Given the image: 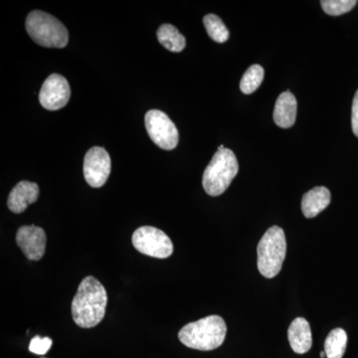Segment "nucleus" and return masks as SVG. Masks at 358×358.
Wrapping results in <instances>:
<instances>
[{"instance_id":"39448f33","label":"nucleus","mask_w":358,"mask_h":358,"mask_svg":"<svg viewBox=\"0 0 358 358\" xmlns=\"http://www.w3.org/2000/svg\"><path fill=\"white\" fill-rule=\"evenodd\" d=\"M258 270L265 278L272 279L281 272L286 258L287 241L284 230L273 226L264 234L257 249Z\"/></svg>"},{"instance_id":"423d86ee","label":"nucleus","mask_w":358,"mask_h":358,"mask_svg":"<svg viewBox=\"0 0 358 358\" xmlns=\"http://www.w3.org/2000/svg\"><path fill=\"white\" fill-rule=\"evenodd\" d=\"M133 244L140 253L154 258L166 259L173 253V244L169 237L152 226H143L134 231Z\"/></svg>"},{"instance_id":"4be33fe9","label":"nucleus","mask_w":358,"mask_h":358,"mask_svg":"<svg viewBox=\"0 0 358 358\" xmlns=\"http://www.w3.org/2000/svg\"><path fill=\"white\" fill-rule=\"evenodd\" d=\"M327 357L326 352H320V358H324Z\"/></svg>"},{"instance_id":"6e6552de","label":"nucleus","mask_w":358,"mask_h":358,"mask_svg":"<svg viewBox=\"0 0 358 358\" xmlns=\"http://www.w3.org/2000/svg\"><path fill=\"white\" fill-rule=\"evenodd\" d=\"M110 155L105 148L94 147L90 148L84 159V176L92 187H102L110 173Z\"/></svg>"},{"instance_id":"f257e3e1","label":"nucleus","mask_w":358,"mask_h":358,"mask_svg":"<svg viewBox=\"0 0 358 358\" xmlns=\"http://www.w3.org/2000/svg\"><path fill=\"white\" fill-rule=\"evenodd\" d=\"M107 305L105 287L93 275H88L81 282L73 299V320L83 329L98 326L105 317Z\"/></svg>"},{"instance_id":"1a4fd4ad","label":"nucleus","mask_w":358,"mask_h":358,"mask_svg":"<svg viewBox=\"0 0 358 358\" xmlns=\"http://www.w3.org/2000/svg\"><path fill=\"white\" fill-rule=\"evenodd\" d=\"M70 85L64 77L51 74L45 80L39 93V101L44 109L58 110L69 102Z\"/></svg>"},{"instance_id":"412c9836","label":"nucleus","mask_w":358,"mask_h":358,"mask_svg":"<svg viewBox=\"0 0 358 358\" xmlns=\"http://www.w3.org/2000/svg\"><path fill=\"white\" fill-rule=\"evenodd\" d=\"M352 127L353 134L358 138V90L355 93V99L352 103Z\"/></svg>"},{"instance_id":"f03ea898","label":"nucleus","mask_w":358,"mask_h":358,"mask_svg":"<svg viewBox=\"0 0 358 358\" xmlns=\"http://www.w3.org/2000/svg\"><path fill=\"white\" fill-rule=\"evenodd\" d=\"M226 333L225 320L219 315H209L186 324L179 331L178 338L187 348L209 352L222 345Z\"/></svg>"},{"instance_id":"7ed1b4c3","label":"nucleus","mask_w":358,"mask_h":358,"mask_svg":"<svg viewBox=\"0 0 358 358\" xmlns=\"http://www.w3.org/2000/svg\"><path fill=\"white\" fill-rule=\"evenodd\" d=\"M26 31L35 43L46 48H64L69 41L65 25L50 14L33 10L26 20Z\"/></svg>"},{"instance_id":"9d476101","label":"nucleus","mask_w":358,"mask_h":358,"mask_svg":"<svg viewBox=\"0 0 358 358\" xmlns=\"http://www.w3.org/2000/svg\"><path fill=\"white\" fill-rule=\"evenodd\" d=\"M16 243L22 250L26 258L39 261L45 254L46 234L38 226H22L16 234Z\"/></svg>"},{"instance_id":"dca6fc26","label":"nucleus","mask_w":358,"mask_h":358,"mask_svg":"<svg viewBox=\"0 0 358 358\" xmlns=\"http://www.w3.org/2000/svg\"><path fill=\"white\" fill-rule=\"evenodd\" d=\"M348 345V334L345 329H336L329 333L324 343L327 358H343Z\"/></svg>"},{"instance_id":"0eeeda50","label":"nucleus","mask_w":358,"mask_h":358,"mask_svg":"<svg viewBox=\"0 0 358 358\" xmlns=\"http://www.w3.org/2000/svg\"><path fill=\"white\" fill-rule=\"evenodd\" d=\"M145 122L148 136L157 147L166 150L176 148L179 134L169 115L162 110H150L145 115Z\"/></svg>"},{"instance_id":"aec40b11","label":"nucleus","mask_w":358,"mask_h":358,"mask_svg":"<svg viewBox=\"0 0 358 358\" xmlns=\"http://www.w3.org/2000/svg\"><path fill=\"white\" fill-rule=\"evenodd\" d=\"M52 345V339L49 338H41L35 336L30 341L29 350L35 355H43L48 352Z\"/></svg>"},{"instance_id":"2eb2a0df","label":"nucleus","mask_w":358,"mask_h":358,"mask_svg":"<svg viewBox=\"0 0 358 358\" xmlns=\"http://www.w3.org/2000/svg\"><path fill=\"white\" fill-rule=\"evenodd\" d=\"M157 39L162 46L171 52H181L185 48V36L178 31V28L171 24L160 26L157 30Z\"/></svg>"},{"instance_id":"9b49d317","label":"nucleus","mask_w":358,"mask_h":358,"mask_svg":"<svg viewBox=\"0 0 358 358\" xmlns=\"http://www.w3.org/2000/svg\"><path fill=\"white\" fill-rule=\"evenodd\" d=\"M39 196V186L30 181H20L11 190L7 199V206L13 213H22L30 204L34 203Z\"/></svg>"},{"instance_id":"f8f14e48","label":"nucleus","mask_w":358,"mask_h":358,"mask_svg":"<svg viewBox=\"0 0 358 358\" xmlns=\"http://www.w3.org/2000/svg\"><path fill=\"white\" fill-rule=\"evenodd\" d=\"M289 345L294 352L303 355L310 350L313 345L312 331L310 324L303 317H296L289 327Z\"/></svg>"},{"instance_id":"6ab92c4d","label":"nucleus","mask_w":358,"mask_h":358,"mask_svg":"<svg viewBox=\"0 0 358 358\" xmlns=\"http://www.w3.org/2000/svg\"><path fill=\"white\" fill-rule=\"evenodd\" d=\"M324 13L331 16L350 13L357 6V0H322L320 1Z\"/></svg>"},{"instance_id":"20e7f679","label":"nucleus","mask_w":358,"mask_h":358,"mask_svg":"<svg viewBox=\"0 0 358 358\" xmlns=\"http://www.w3.org/2000/svg\"><path fill=\"white\" fill-rule=\"evenodd\" d=\"M239 171L236 155L231 150H218L205 169L202 185L207 194L219 196L229 187Z\"/></svg>"},{"instance_id":"4468645a","label":"nucleus","mask_w":358,"mask_h":358,"mask_svg":"<svg viewBox=\"0 0 358 358\" xmlns=\"http://www.w3.org/2000/svg\"><path fill=\"white\" fill-rule=\"evenodd\" d=\"M296 96L289 91L284 92L278 98L274 110V121L277 126L289 129L294 126L296 117Z\"/></svg>"},{"instance_id":"ddd939ff","label":"nucleus","mask_w":358,"mask_h":358,"mask_svg":"<svg viewBox=\"0 0 358 358\" xmlns=\"http://www.w3.org/2000/svg\"><path fill=\"white\" fill-rule=\"evenodd\" d=\"M331 192L324 186H317L306 193L301 199V211L307 218H313L331 203Z\"/></svg>"},{"instance_id":"f3484780","label":"nucleus","mask_w":358,"mask_h":358,"mask_svg":"<svg viewBox=\"0 0 358 358\" xmlns=\"http://www.w3.org/2000/svg\"><path fill=\"white\" fill-rule=\"evenodd\" d=\"M203 24L209 37L218 43H224L229 39V31L221 18L215 14H207L203 18Z\"/></svg>"},{"instance_id":"a211bd4d","label":"nucleus","mask_w":358,"mask_h":358,"mask_svg":"<svg viewBox=\"0 0 358 358\" xmlns=\"http://www.w3.org/2000/svg\"><path fill=\"white\" fill-rule=\"evenodd\" d=\"M263 79V67H261L260 65H252L242 77L240 89L246 95H250L261 86Z\"/></svg>"}]
</instances>
